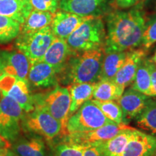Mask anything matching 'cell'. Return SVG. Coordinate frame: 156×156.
I'll use <instances>...</instances> for the list:
<instances>
[{
	"label": "cell",
	"instance_id": "6da1fadb",
	"mask_svg": "<svg viewBox=\"0 0 156 156\" xmlns=\"http://www.w3.org/2000/svg\"><path fill=\"white\" fill-rule=\"evenodd\" d=\"M106 23L104 53L132 50L141 45L146 20L140 6L128 11L111 12L106 15Z\"/></svg>",
	"mask_w": 156,
	"mask_h": 156
},
{
	"label": "cell",
	"instance_id": "7a4b0ae2",
	"mask_svg": "<svg viewBox=\"0 0 156 156\" xmlns=\"http://www.w3.org/2000/svg\"><path fill=\"white\" fill-rule=\"evenodd\" d=\"M103 56L104 51L103 48L75 52L58 75V82L67 85L96 83L99 80Z\"/></svg>",
	"mask_w": 156,
	"mask_h": 156
},
{
	"label": "cell",
	"instance_id": "3957f363",
	"mask_svg": "<svg viewBox=\"0 0 156 156\" xmlns=\"http://www.w3.org/2000/svg\"><path fill=\"white\" fill-rule=\"evenodd\" d=\"M106 30L101 17H89L66 39L74 52H83L103 48Z\"/></svg>",
	"mask_w": 156,
	"mask_h": 156
},
{
	"label": "cell",
	"instance_id": "277c9868",
	"mask_svg": "<svg viewBox=\"0 0 156 156\" xmlns=\"http://www.w3.org/2000/svg\"><path fill=\"white\" fill-rule=\"evenodd\" d=\"M35 108H41L62 124V134H66V124L69 119L70 95L68 87L56 85L53 89L33 95Z\"/></svg>",
	"mask_w": 156,
	"mask_h": 156
},
{
	"label": "cell",
	"instance_id": "5b68a950",
	"mask_svg": "<svg viewBox=\"0 0 156 156\" xmlns=\"http://www.w3.org/2000/svg\"><path fill=\"white\" fill-rule=\"evenodd\" d=\"M54 37L51 25H48L34 33H20L15 38V46L33 64L41 61Z\"/></svg>",
	"mask_w": 156,
	"mask_h": 156
},
{
	"label": "cell",
	"instance_id": "8992f818",
	"mask_svg": "<svg viewBox=\"0 0 156 156\" xmlns=\"http://www.w3.org/2000/svg\"><path fill=\"white\" fill-rule=\"evenodd\" d=\"M108 124L114 123L104 116L92 100H89L69 117L66 124L65 134L91 131Z\"/></svg>",
	"mask_w": 156,
	"mask_h": 156
},
{
	"label": "cell",
	"instance_id": "52a82bcc",
	"mask_svg": "<svg viewBox=\"0 0 156 156\" xmlns=\"http://www.w3.org/2000/svg\"><path fill=\"white\" fill-rule=\"evenodd\" d=\"M21 126L24 131L42 136L47 141H52L62 134L61 123L41 108L25 113Z\"/></svg>",
	"mask_w": 156,
	"mask_h": 156
},
{
	"label": "cell",
	"instance_id": "ba28073f",
	"mask_svg": "<svg viewBox=\"0 0 156 156\" xmlns=\"http://www.w3.org/2000/svg\"><path fill=\"white\" fill-rule=\"evenodd\" d=\"M25 114V111L14 99L2 94L0 98V135L10 143L19 137Z\"/></svg>",
	"mask_w": 156,
	"mask_h": 156
},
{
	"label": "cell",
	"instance_id": "9c48e42d",
	"mask_svg": "<svg viewBox=\"0 0 156 156\" xmlns=\"http://www.w3.org/2000/svg\"><path fill=\"white\" fill-rule=\"evenodd\" d=\"M0 90L2 94L10 97L18 103L25 113L34 110V98L27 80L12 75H1Z\"/></svg>",
	"mask_w": 156,
	"mask_h": 156
},
{
	"label": "cell",
	"instance_id": "30bf717a",
	"mask_svg": "<svg viewBox=\"0 0 156 156\" xmlns=\"http://www.w3.org/2000/svg\"><path fill=\"white\" fill-rule=\"evenodd\" d=\"M127 124H108L91 131L67 134L62 140L85 145H95L114 137Z\"/></svg>",
	"mask_w": 156,
	"mask_h": 156
},
{
	"label": "cell",
	"instance_id": "8fae6325",
	"mask_svg": "<svg viewBox=\"0 0 156 156\" xmlns=\"http://www.w3.org/2000/svg\"><path fill=\"white\" fill-rule=\"evenodd\" d=\"M28 58L19 50L0 49V75H8L28 80Z\"/></svg>",
	"mask_w": 156,
	"mask_h": 156
},
{
	"label": "cell",
	"instance_id": "7c38bea8",
	"mask_svg": "<svg viewBox=\"0 0 156 156\" xmlns=\"http://www.w3.org/2000/svg\"><path fill=\"white\" fill-rule=\"evenodd\" d=\"M109 0H59L61 10L83 17H101L108 9Z\"/></svg>",
	"mask_w": 156,
	"mask_h": 156
},
{
	"label": "cell",
	"instance_id": "4fadbf2b",
	"mask_svg": "<svg viewBox=\"0 0 156 156\" xmlns=\"http://www.w3.org/2000/svg\"><path fill=\"white\" fill-rule=\"evenodd\" d=\"M155 148V136L134 129L121 156H151Z\"/></svg>",
	"mask_w": 156,
	"mask_h": 156
},
{
	"label": "cell",
	"instance_id": "5bb4252c",
	"mask_svg": "<svg viewBox=\"0 0 156 156\" xmlns=\"http://www.w3.org/2000/svg\"><path fill=\"white\" fill-rule=\"evenodd\" d=\"M151 97L132 89L131 87L124 91L116 101L122 108L125 124L134 119L142 112Z\"/></svg>",
	"mask_w": 156,
	"mask_h": 156
},
{
	"label": "cell",
	"instance_id": "9a60e30c",
	"mask_svg": "<svg viewBox=\"0 0 156 156\" xmlns=\"http://www.w3.org/2000/svg\"><path fill=\"white\" fill-rule=\"evenodd\" d=\"M58 73L55 68L41 61L30 64L28 74L29 85L37 88H50L58 85Z\"/></svg>",
	"mask_w": 156,
	"mask_h": 156
},
{
	"label": "cell",
	"instance_id": "2e32d148",
	"mask_svg": "<svg viewBox=\"0 0 156 156\" xmlns=\"http://www.w3.org/2000/svg\"><path fill=\"white\" fill-rule=\"evenodd\" d=\"M145 56L146 50L144 48L129 51L125 61L117 72L113 81L124 89L131 85L140 64Z\"/></svg>",
	"mask_w": 156,
	"mask_h": 156
},
{
	"label": "cell",
	"instance_id": "e0dca14e",
	"mask_svg": "<svg viewBox=\"0 0 156 156\" xmlns=\"http://www.w3.org/2000/svg\"><path fill=\"white\" fill-rule=\"evenodd\" d=\"M89 17H83L63 10L54 13L51 28L54 36L66 40Z\"/></svg>",
	"mask_w": 156,
	"mask_h": 156
},
{
	"label": "cell",
	"instance_id": "ac0fdd59",
	"mask_svg": "<svg viewBox=\"0 0 156 156\" xmlns=\"http://www.w3.org/2000/svg\"><path fill=\"white\" fill-rule=\"evenodd\" d=\"M74 53L75 52L69 48L66 40L54 37L41 61L54 67L59 74Z\"/></svg>",
	"mask_w": 156,
	"mask_h": 156
},
{
	"label": "cell",
	"instance_id": "d6986e66",
	"mask_svg": "<svg viewBox=\"0 0 156 156\" xmlns=\"http://www.w3.org/2000/svg\"><path fill=\"white\" fill-rule=\"evenodd\" d=\"M10 147L11 151L17 156H46V145L43 137L35 134L18 137Z\"/></svg>",
	"mask_w": 156,
	"mask_h": 156
},
{
	"label": "cell",
	"instance_id": "ffe728a7",
	"mask_svg": "<svg viewBox=\"0 0 156 156\" xmlns=\"http://www.w3.org/2000/svg\"><path fill=\"white\" fill-rule=\"evenodd\" d=\"M32 10L30 0H0V15L10 17L21 25Z\"/></svg>",
	"mask_w": 156,
	"mask_h": 156
},
{
	"label": "cell",
	"instance_id": "44dd1931",
	"mask_svg": "<svg viewBox=\"0 0 156 156\" xmlns=\"http://www.w3.org/2000/svg\"><path fill=\"white\" fill-rule=\"evenodd\" d=\"M134 129L126 126L114 137L95 145L98 147L103 156H121Z\"/></svg>",
	"mask_w": 156,
	"mask_h": 156
},
{
	"label": "cell",
	"instance_id": "7402d4cb",
	"mask_svg": "<svg viewBox=\"0 0 156 156\" xmlns=\"http://www.w3.org/2000/svg\"><path fill=\"white\" fill-rule=\"evenodd\" d=\"M95 83H77L68 87L70 95L69 117L75 113L82 105L93 98Z\"/></svg>",
	"mask_w": 156,
	"mask_h": 156
},
{
	"label": "cell",
	"instance_id": "603a6c76",
	"mask_svg": "<svg viewBox=\"0 0 156 156\" xmlns=\"http://www.w3.org/2000/svg\"><path fill=\"white\" fill-rule=\"evenodd\" d=\"M129 51L104 53L101 73L99 75V80H113L117 72L119 70L125 61Z\"/></svg>",
	"mask_w": 156,
	"mask_h": 156
},
{
	"label": "cell",
	"instance_id": "cb8c5ba5",
	"mask_svg": "<svg viewBox=\"0 0 156 156\" xmlns=\"http://www.w3.org/2000/svg\"><path fill=\"white\" fill-rule=\"evenodd\" d=\"M124 91V87L119 86L111 80H101L96 82L93 90L92 99L97 101H117Z\"/></svg>",
	"mask_w": 156,
	"mask_h": 156
},
{
	"label": "cell",
	"instance_id": "d4e9b609",
	"mask_svg": "<svg viewBox=\"0 0 156 156\" xmlns=\"http://www.w3.org/2000/svg\"><path fill=\"white\" fill-rule=\"evenodd\" d=\"M153 63L151 58L145 56L140 64L134 80L130 85L132 89L139 91L147 96L151 89V75Z\"/></svg>",
	"mask_w": 156,
	"mask_h": 156
},
{
	"label": "cell",
	"instance_id": "484cf974",
	"mask_svg": "<svg viewBox=\"0 0 156 156\" xmlns=\"http://www.w3.org/2000/svg\"><path fill=\"white\" fill-rule=\"evenodd\" d=\"M134 119L142 131L156 136V98L151 97L145 108Z\"/></svg>",
	"mask_w": 156,
	"mask_h": 156
},
{
	"label": "cell",
	"instance_id": "4316f807",
	"mask_svg": "<svg viewBox=\"0 0 156 156\" xmlns=\"http://www.w3.org/2000/svg\"><path fill=\"white\" fill-rule=\"evenodd\" d=\"M54 15L49 12H44L33 9L25 22L21 25L20 33L28 34L41 30L51 25Z\"/></svg>",
	"mask_w": 156,
	"mask_h": 156
},
{
	"label": "cell",
	"instance_id": "83f0119b",
	"mask_svg": "<svg viewBox=\"0 0 156 156\" xmlns=\"http://www.w3.org/2000/svg\"><path fill=\"white\" fill-rule=\"evenodd\" d=\"M108 119L116 124H125L122 108L116 101H97L91 99Z\"/></svg>",
	"mask_w": 156,
	"mask_h": 156
},
{
	"label": "cell",
	"instance_id": "f1b7e54d",
	"mask_svg": "<svg viewBox=\"0 0 156 156\" xmlns=\"http://www.w3.org/2000/svg\"><path fill=\"white\" fill-rule=\"evenodd\" d=\"M21 23L10 17L0 15V44H7L18 36Z\"/></svg>",
	"mask_w": 156,
	"mask_h": 156
},
{
	"label": "cell",
	"instance_id": "f546056e",
	"mask_svg": "<svg viewBox=\"0 0 156 156\" xmlns=\"http://www.w3.org/2000/svg\"><path fill=\"white\" fill-rule=\"evenodd\" d=\"M87 146L62 140L54 148V156H83Z\"/></svg>",
	"mask_w": 156,
	"mask_h": 156
},
{
	"label": "cell",
	"instance_id": "4dcf8cb0",
	"mask_svg": "<svg viewBox=\"0 0 156 156\" xmlns=\"http://www.w3.org/2000/svg\"><path fill=\"white\" fill-rule=\"evenodd\" d=\"M156 43V16L152 17L145 23L142 34L141 46L145 50L149 49Z\"/></svg>",
	"mask_w": 156,
	"mask_h": 156
},
{
	"label": "cell",
	"instance_id": "1f68e13d",
	"mask_svg": "<svg viewBox=\"0 0 156 156\" xmlns=\"http://www.w3.org/2000/svg\"><path fill=\"white\" fill-rule=\"evenodd\" d=\"M33 9L54 14L59 8V0H30Z\"/></svg>",
	"mask_w": 156,
	"mask_h": 156
},
{
	"label": "cell",
	"instance_id": "d6a6232c",
	"mask_svg": "<svg viewBox=\"0 0 156 156\" xmlns=\"http://www.w3.org/2000/svg\"><path fill=\"white\" fill-rule=\"evenodd\" d=\"M151 89H150L148 96L151 98H156V64L154 62L151 68Z\"/></svg>",
	"mask_w": 156,
	"mask_h": 156
},
{
	"label": "cell",
	"instance_id": "836d02e7",
	"mask_svg": "<svg viewBox=\"0 0 156 156\" xmlns=\"http://www.w3.org/2000/svg\"><path fill=\"white\" fill-rule=\"evenodd\" d=\"M140 0H114V5L119 9H127L134 6Z\"/></svg>",
	"mask_w": 156,
	"mask_h": 156
},
{
	"label": "cell",
	"instance_id": "e575fe53",
	"mask_svg": "<svg viewBox=\"0 0 156 156\" xmlns=\"http://www.w3.org/2000/svg\"><path fill=\"white\" fill-rule=\"evenodd\" d=\"M83 156H103L97 145H87L84 151Z\"/></svg>",
	"mask_w": 156,
	"mask_h": 156
},
{
	"label": "cell",
	"instance_id": "d590c367",
	"mask_svg": "<svg viewBox=\"0 0 156 156\" xmlns=\"http://www.w3.org/2000/svg\"><path fill=\"white\" fill-rule=\"evenodd\" d=\"M11 145L12 144L10 142L6 140L5 138L0 135V148H7V149H9L11 147Z\"/></svg>",
	"mask_w": 156,
	"mask_h": 156
},
{
	"label": "cell",
	"instance_id": "8d00e7d4",
	"mask_svg": "<svg viewBox=\"0 0 156 156\" xmlns=\"http://www.w3.org/2000/svg\"><path fill=\"white\" fill-rule=\"evenodd\" d=\"M9 149L7 148H0V156H6L8 153Z\"/></svg>",
	"mask_w": 156,
	"mask_h": 156
},
{
	"label": "cell",
	"instance_id": "74e56055",
	"mask_svg": "<svg viewBox=\"0 0 156 156\" xmlns=\"http://www.w3.org/2000/svg\"><path fill=\"white\" fill-rule=\"evenodd\" d=\"M6 156H17V155H15V154L13 153V152H12L10 150H9L8 153H7V155H6Z\"/></svg>",
	"mask_w": 156,
	"mask_h": 156
},
{
	"label": "cell",
	"instance_id": "f35d334b",
	"mask_svg": "<svg viewBox=\"0 0 156 156\" xmlns=\"http://www.w3.org/2000/svg\"><path fill=\"white\" fill-rule=\"evenodd\" d=\"M151 59H152V61H153L154 63L156 64V51H155V54H154V55L153 56V57L151 58Z\"/></svg>",
	"mask_w": 156,
	"mask_h": 156
},
{
	"label": "cell",
	"instance_id": "ab89813d",
	"mask_svg": "<svg viewBox=\"0 0 156 156\" xmlns=\"http://www.w3.org/2000/svg\"><path fill=\"white\" fill-rule=\"evenodd\" d=\"M151 156H156V148H155V151H154V152L153 153V154H152V155H151Z\"/></svg>",
	"mask_w": 156,
	"mask_h": 156
},
{
	"label": "cell",
	"instance_id": "60d3db41",
	"mask_svg": "<svg viewBox=\"0 0 156 156\" xmlns=\"http://www.w3.org/2000/svg\"><path fill=\"white\" fill-rule=\"evenodd\" d=\"M1 95H2V93H1V90H0V98H1Z\"/></svg>",
	"mask_w": 156,
	"mask_h": 156
}]
</instances>
